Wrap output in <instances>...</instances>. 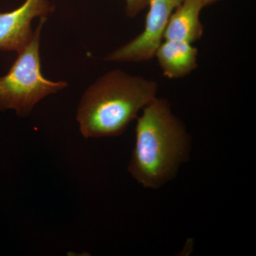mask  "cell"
Here are the masks:
<instances>
[{
	"instance_id": "8",
	"label": "cell",
	"mask_w": 256,
	"mask_h": 256,
	"mask_svg": "<svg viewBox=\"0 0 256 256\" xmlns=\"http://www.w3.org/2000/svg\"><path fill=\"white\" fill-rule=\"evenodd\" d=\"M126 12L130 18H134L146 8L149 0H124Z\"/></svg>"
},
{
	"instance_id": "1",
	"label": "cell",
	"mask_w": 256,
	"mask_h": 256,
	"mask_svg": "<svg viewBox=\"0 0 256 256\" xmlns=\"http://www.w3.org/2000/svg\"><path fill=\"white\" fill-rule=\"evenodd\" d=\"M191 152L185 124L173 114L168 99L156 96L137 118L128 172L143 188L156 190L176 178Z\"/></svg>"
},
{
	"instance_id": "3",
	"label": "cell",
	"mask_w": 256,
	"mask_h": 256,
	"mask_svg": "<svg viewBox=\"0 0 256 256\" xmlns=\"http://www.w3.org/2000/svg\"><path fill=\"white\" fill-rule=\"evenodd\" d=\"M46 20L40 18L31 41L18 52L8 74L0 76V110H13L26 117L42 99L68 86L66 82H52L42 74L40 40Z\"/></svg>"
},
{
	"instance_id": "2",
	"label": "cell",
	"mask_w": 256,
	"mask_h": 256,
	"mask_svg": "<svg viewBox=\"0 0 256 256\" xmlns=\"http://www.w3.org/2000/svg\"><path fill=\"white\" fill-rule=\"evenodd\" d=\"M158 82L114 69L82 94L76 120L86 139L117 137L158 95Z\"/></svg>"
},
{
	"instance_id": "6",
	"label": "cell",
	"mask_w": 256,
	"mask_h": 256,
	"mask_svg": "<svg viewBox=\"0 0 256 256\" xmlns=\"http://www.w3.org/2000/svg\"><path fill=\"white\" fill-rule=\"evenodd\" d=\"M198 52L188 42L163 40L154 57L165 77L178 79L188 76L198 67Z\"/></svg>"
},
{
	"instance_id": "7",
	"label": "cell",
	"mask_w": 256,
	"mask_h": 256,
	"mask_svg": "<svg viewBox=\"0 0 256 256\" xmlns=\"http://www.w3.org/2000/svg\"><path fill=\"white\" fill-rule=\"evenodd\" d=\"M205 5L201 0H184L170 16L163 40H172L193 44L204 34V25L200 13Z\"/></svg>"
},
{
	"instance_id": "4",
	"label": "cell",
	"mask_w": 256,
	"mask_h": 256,
	"mask_svg": "<svg viewBox=\"0 0 256 256\" xmlns=\"http://www.w3.org/2000/svg\"><path fill=\"white\" fill-rule=\"evenodd\" d=\"M184 0H149L143 31L131 41L112 50L105 57L112 62H146L154 58L170 16Z\"/></svg>"
},
{
	"instance_id": "9",
	"label": "cell",
	"mask_w": 256,
	"mask_h": 256,
	"mask_svg": "<svg viewBox=\"0 0 256 256\" xmlns=\"http://www.w3.org/2000/svg\"><path fill=\"white\" fill-rule=\"evenodd\" d=\"M201 1L205 6H206V5L212 4V3L216 2L218 1V0H201Z\"/></svg>"
},
{
	"instance_id": "5",
	"label": "cell",
	"mask_w": 256,
	"mask_h": 256,
	"mask_svg": "<svg viewBox=\"0 0 256 256\" xmlns=\"http://www.w3.org/2000/svg\"><path fill=\"white\" fill-rule=\"evenodd\" d=\"M50 0H26L12 11L0 12V52H21L31 41L35 18H48L53 13Z\"/></svg>"
}]
</instances>
